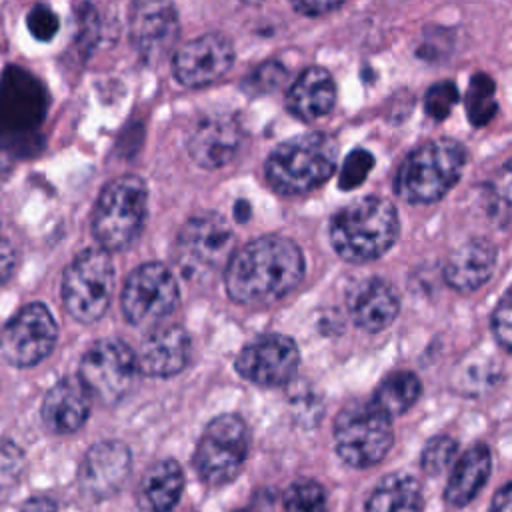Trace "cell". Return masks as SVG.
Returning a JSON list of instances; mask_svg holds the SVG:
<instances>
[{
	"label": "cell",
	"mask_w": 512,
	"mask_h": 512,
	"mask_svg": "<svg viewBox=\"0 0 512 512\" xmlns=\"http://www.w3.org/2000/svg\"><path fill=\"white\" fill-rule=\"evenodd\" d=\"M304 276V256L286 236L268 234L238 248L226 270L228 296L238 304H272L292 292Z\"/></svg>",
	"instance_id": "1"
},
{
	"label": "cell",
	"mask_w": 512,
	"mask_h": 512,
	"mask_svg": "<svg viewBox=\"0 0 512 512\" xmlns=\"http://www.w3.org/2000/svg\"><path fill=\"white\" fill-rule=\"evenodd\" d=\"M400 232L392 202L380 196H362L340 208L330 222L334 250L348 262H370L392 248Z\"/></svg>",
	"instance_id": "2"
},
{
	"label": "cell",
	"mask_w": 512,
	"mask_h": 512,
	"mask_svg": "<svg viewBox=\"0 0 512 512\" xmlns=\"http://www.w3.org/2000/svg\"><path fill=\"white\" fill-rule=\"evenodd\" d=\"M46 110L44 84L18 64L6 66L0 78V148L18 156L36 152Z\"/></svg>",
	"instance_id": "3"
},
{
	"label": "cell",
	"mask_w": 512,
	"mask_h": 512,
	"mask_svg": "<svg viewBox=\"0 0 512 512\" xmlns=\"http://www.w3.org/2000/svg\"><path fill=\"white\" fill-rule=\"evenodd\" d=\"M338 158L336 140L324 132H306L278 144L266 160L268 184L280 194H306L324 184Z\"/></svg>",
	"instance_id": "4"
},
{
	"label": "cell",
	"mask_w": 512,
	"mask_h": 512,
	"mask_svg": "<svg viewBox=\"0 0 512 512\" xmlns=\"http://www.w3.org/2000/svg\"><path fill=\"white\" fill-rule=\"evenodd\" d=\"M466 150L450 138H436L414 148L400 164L394 180L396 194L410 204L440 200L462 176Z\"/></svg>",
	"instance_id": "5"
},
{
	"label": "cell",
	"mask_w": 512,
	"mask_h": 512,
	"mask_svg": "<svg viewBox=\"0 0 512 512\" xmlns=\"http://www.w3.org/2000/svg\"><path fill=\"white\" fill-rule=\"evenodd\" d=\"M148 188L140 176L124 174L110 180L92 212V234L100 248L124 250L142 230L146 218Z\"/></svg>",
	"instance_id": "6"
},
{
	"label": "cell",
	"mask_w": 512,
	"mask_h": 512,
	"mask_svg": "<svg viewBox=\"0 0 512 512\" xmlns=\"http://www.w3.org/2000/svg\"><path fill=\"white\" fill-rule=\"evenodd\" d=\"M232 246L234 234L228 222L216 212H202L182 226L174 244V262L182 276L202 282L226 270L234 254Z\"/></svg>",
	"instance_id": "7"
},
{
	"label": "cell",
	"mask_w": 512,
	"mask_h": 512,
	"mask_svg": "<svg viewBox=\"0 0 512 512\" xmlns=\"http://www.w3.org/2000/svg\"><path fill=\"white\" fill-rule=\"evenodd\" d=\"M392 440L390 416L372 402H350L334 420L336 452L354 468L378 464L388 454Z\"/></svg>",
	"instance_id": "8"
},
{
	"label": "cell",
	"mask_w": 512,
	"mask_h": 512,
	"mask_svg": "<svg viewBox=\"0 0 512 512\" xmlns=\"http://www.w3.org/2000/svg\"><path fill=\"white\" fill-rule=\"evenodd\" d=\"M114 292V264L104 248L78 254L62 276V300L68 314L82 322H96L110 304Z\"/></svg>",
	"instance_id": "9"
},
{
	"label": "cell",
	"mask_w": 512,
	"mask_h": 512,
	"mask_svg": "<svg viewBox=\"0 0 512 512\" xmlns=\"http://www.w3.org/2000/svg\"><path fill=\"white\" fill-rule=\"evenodd\" d=\"M250 446L246 422L238 414H222L208 422L196 450L194 470L208 486H222L238 476Z\"/></svg>",
	"instance_id": "10"
},
{
	"label": "cell",
	"mask_w": 512,
	"mask_h": 512,
	"mask_svg": "<svg viewBox=\"0 0 512 512\" xmlns=\"http://www.w3.org/2000/svg\"><path fill=\"white\" fill-rule=\"evenodd\" d=\"M138 374L136 352L118 338L94 340L78 366V378L92 398L104 404L120 402L132 390Z\"/></svg>",
	"instance_id": "11"
},
{
	"label": "cell",
	"mask_w": 512,
	"mask_h": 512,
	"mask_svg": "<svg viewBox=\"0 0 512 512\" xmlns=\"http://www.w3.org/2000/svg\"><path fill=\"white\" fill-rule=\"evenodd\" d=\"M180 300L176 276L160 262H144L124 282L120 304L132 326H156L170 316Z\"/></svg>",
	"instance_id": "12"
},
{
	"label": "cell",
	"mask_w": 512,
	"mask_h": 512,
	"mask_svg": "<svg viewBox=\"0 0 512 512\" xmlns=\"http://www.w3.org/2000/svg\"><path fill=\"white\" fill-rule=\"evenodd\" d=\"M56 340L58 326L50 310L40 302H32L4 326L0 352L12 366L30 368L52 352Z\"/></svg>",
	"instance_id": "13"
},
{
	"label": "cell",
	"mask_w": 512,
	"mask_h": 512,
	"mask_svg": "<svg viewBox=\"0 0 512 512\" xmlns=\"http://www.w3.org/2000/svg\"><path fill=\"white\" fill-rule=\"evenodd\" d=\"M236 370L242 378L264 388L288 384L300 364V352L284 334H262L248 342L236 356Z\"/></svg>",
	"instance_id": "14"
},
{
	"label": "cell",
	"mask_w": 512,
	"mask_h": 512,
	"mask_svg": "<svg viewBox=\"0 0 512 512\" xmlns=\"http://www.w3.org/2000/svg\"><path fill=\"white\" fill-rule=\"evenodd\" d=\"M234 62L232 42L218 32L182 44L172 56V72L182 86L202 88L220 80Z\"/></svg>",
	"instance_id": "15"
},
{
	"label": "cell",
	"mask_w": 512,
	"mask_h": 512,
	"mask_svg": "<svg viewBox=\"0 0 512 512\" xmlns=\"http://www.w3.org/2000/svg\"><path fill=\"white\" fill-rule=\"evenodd\" d=\"M180 32L178 12L170 2L142 0L130 8V38L138 56L158 64L174 48Z\"/></svg>",
	"instance_id": "16"
},
{
	"label": "cell",
	"mask_w": 512,
	"mask_h": 512,
	"mask_svg": "<svg viewBox=\"0 0 512 512\" xmlns=\"http://www.w3.org/2000/svg\"><path fill=\"white\" fill-rule=\"evenodd\" d=\"M244 142V130L236 116L214 112L202 116L188 134V154L206 168L216 170L234 160Z\"/></svg>",
	"instance_id": "17"
},
{
	"label": "cell",
	"mask_w": 512,
	"mask_h": 512,
	"mask_svg": "<svg viewBox=\"0 0 512 512\" xmlns=\"http://www.w3.org/2000/svg\"><path fill=\"white\" fill-rule=\"evenodd\" d=\"M132 466L130 450L120 440H102L88 448L80 464V488L92 500L114 496L126 482Z\"/></svg>",
	"instance_id": "18"
},
{
	"label": "cell",
	"mask_w": 512,
	"mask_h": 512,
	"mask_svg": "<svg viewBox=\"0 0 512 512\" xmlns=\"http://www.w3.org/2000/svg\"><path fill=\"white\" fill-rule=\"evenodd\" d=\"M190 358V336L178 324L156 326L142 340L136 362L144 376L168 378L178 374Z\"/></svg>",
	"instance_id": "19"
},
{
	"label": "cell",
	"mask_w": 512,
	"mask_h": 512,
	"mask_svg": "<svg viewBox=\"0 0 512 512\" xmlns=\"http://www.w3.org/2000/svg\"><path fill=\"white\" fill-rule=\"evenodd\" d=\"M92 394L78 376H64L50 386L42 400V420L54 434L80 430L90 414Z\"/></svg>",
	"instance_id": "20"
},
{
	"label": "cell",
	"mask_w": 512,
	"mask_h": 512,
	"mask_svg": "<svg viewBox=\"0 0 512 512\" xmlns=\"http://www.w3.org/2000/svg\"><path fill=\"white\" fill-rule=\"evenodd\" d=\"M494 266V244L486 238H472L452 250L444 266V278L458 292H474L490 280Z\"/></svg>",
	"instance_id": "21"
},
{
	"label": "cell",
	"mask_w": 512,
	"mask_h": 512,
	"mask_svg": "<svg viewBox=\"0 0 512 512\" xmlns=\"http://www.w3.org/2000/svg\"><path fill=\"white\" fill-rule=\"evenodd\" d=\"M348 306L354 324L360 330L374 334L394 322L400 310V298L390 282L370 278L354 288Z\"/></svg>",
	"instance_id": "22"
},
{
	"label": "cell",
	"mask_w": 512,
	"mask_h": 512,
	"mask_svg": "<svg viewBox=\"0 0 512 512\" xmlns=\"http://www.w3.org/2000/svg\"><path fill=\"white\" fill-rule=\"evenodd\" d=\"M336 102V84L326 68L310 66L306 68L290 86L286 104L288 110L304 120L312 122L326 116Z\"/></svg>",
	"instance_id": "23"
},
{
	"label": "cell",
	"mask_w": 512,
	"mask_h": 512,
	"mask_svg": "<svg viewBox=\"0 0 512 512\" xmlns=\"http://www.w3.org/2000/svg\"><path fill=\"white\" fill-rule=\"evenodd\" d=\"M184 490V472L176 460H158L142 476L138 508L142 512H170Z\"/></svg>",
	"instance_id": "24"
},
{
	"label": "cell",
	"mask_w": 512,
	"mask_h": 512,
	"mask_svg": "<svg viewBox=\"0 0 512 512\" xmlns=\"http://www.w3.org/2000/svg\"><path fill=\"white\" fill-rule=\"evenodd\" d=\"M492 456L486 444H474L454 464L446 484L444 498L452 506H466L486 484L490 476Z\"/></svg>",
	"instance_id": "25"
},
{
	"label": "cell",
	"mask_w": 512,
	"mask_h": 512,
	"mask_svg": "<svg viewBox=\"0 0 512 512\" xmlns=\"http://www.w3.org/2000/svg\"><path fill=\"white\" fill-rule=\"evenodd\" d=\"M420 508V484L416 478L400 472L386 476L366 502V512H420Z\"/></svg>",
	"instance_id": "26"
},
{
	"label": "cell",
	"mask_w": 512,
	"mask_h": 512,
	"mask_svg": "<svg viewBox=\"0 0 512 512\" xmlns=\"http://www.w3.org/2000/svg\"><path fill=\"white\" fill-rule=\"evenodd\" d=\"M422 384L414 372L398 370L390 372L374 390L372 404L380 408L386 416H400L420 398Z\"/></svg>",
	"instance_id": "27"
},
{
	"label": "cell",
	"mask_w": 512,
	"mask_h": 512,
	"mask_svg": "<svg viewBox=\"0 0 512 512\" xmlns=\"http://www.w3.org/2000/svg\"><path fill=\"white\" fill-rule=\"evenodd\" d=\"M488 216L502 228H512V158L500 164L484 186Z\"/></svg>",
	"instance_id": "28"
},
{
	"label": "cell",
	"mask_w": 512,
	"mask_h": 512,
	"mask_svg": "<svg viewBox=\"0 0 512 512\" xmlns=\"http://www.w3.org/2000/svg\"><path fill=\"white\" fill-rule=\"evenodd\" d=\"M494 94H496V84L488 74L476 72L470 78V84L464 96V106L472 126H478V128L486 126L496 116L498 102Z\"/></svg>",
	"instance_id": "29"
},
{
	"label": "cell",
	"mask_w": 512,
	"mask_h": 512,
	"mask_svg": "<svg viewBox=\"0 0 512 512\" xmlns=\"http://www.w3.org/2000/svg\"><path fill=\"white\" fill-rule=\"evenodd\" d=\"M284 512H326L324 488L310 478L294 480L284 492Z\"/></svg>",
	"instance_id": "30"
},
{
	"label": "cell",
	"mask_w": 512,
	"mask_h": 512,
	"mask_svg": "<svg viewBox=\"0 0 512 512\" xmlns=\"http://www.w3.org/2000/svg\"><path fill=\"white\" fill-rule=\"evenodd\" d=\"M24 472V454L12 440H0V502L18 486Z\"/></svg>",
	"instance_id": "31"
},
{
	"label": "cell",
	"mask_w": 512,
	"mask_h": 512,
	"mask_svg": "<svg viewBox=\"0 0 512 512\" xmlns=\"http://www.w3.org/2000/svg\"><path fill=\"white\" fill-rule=\"evenodd\" d=\"M288 76V70L284 68V64L276 62V60H268V62H262L260 66H256L242 82V88L256 96V94H266V92H272L276 88L282 86V82L286 80Z\"/></svg>",
	"instance_id": "32"
},
{
	"label": "cell",
	"mask_w": 512,
	"mask_h": 512,
	"mask_svg": "<svg viewBox=\"0 0 512 512\" xmlns=\"http://www.w3.org/2000/svg\"><path fill=\"white\" fill-rule=\"evenodd\" d=\"M458 88L452 80H440L426 90L424 110L434 120H444L458 102Z\"/></svg>",
	"instance_id": "33"
},
{
	"label": "cell",
	"mask_w": 512,
	"mask_h": 512,
	"mask_svg": "<svg viewBox=\"0 0 512 512\" xmlns=\"http://www.w3.org/2000/svg\"><path fill=\"white\" fill-rule=\"evenodd\" d=\"M456 452H458V444L454 438H450V436L432 438L422 452V460H420L422 470L426 474H434V476L444 472L448 468V464L454 460Z\"/></svg>",
	"instance_id": "34"
},
{
	"label": "cell",
	"mask_w": 512,
	"mask_h": 512,
	"mask_svg": "<svg viewBox=\"0 0 512 512\" xmlns=\"http://www.w3.org/2000/svg\"><path fill=\"white\" fill-rule=\"evenodd\" d=\"M372 166H374V156H372L368 150H364V148L352 150V152L346 156L344 164H342L340 178H338V186H340L342 190H354V188H358V186L366 180V176L370 174Z\"/></svg>",
	"instance_id": "35"
},
{
	"label": "cell",
	"mask_w": 512,
	"mask_h": 512,
	"mask_svg": "<svg viewBox=\"0 0 512 512\" xmlns=\"http://www.w3.org/2000/svg\"><path fill=\"white\" fill-rule=\"evenodd\" d=\"M26 26H28V32L36 40L48 42L56 36L58 28H60V20H58V14L50 6L36 4L26 14Z\"/></svg>",
	"instance_id": "36"
},
{
	"label": "cell",
	"mask_w": 512,
	"mask_h": 512,
	"mask_svg": "<svg viewBox=\"0 0 512 512\" xmlns=\"http://www.w3.org/2000/svg\"><path fill=\"white\" fill-rule=\"evenodd\" d=\"M492 332L496 342L512 352V286L504 292L492 314Z\"/></svg>",
	"instance_id": "37"
},
{
	"label": "cell",
	"mask_w": 512,
	"mask_h": 512,
	"mask_svg": "<svg viewBox=\"0 0 512 512\" xmlns=\"http://www.w3.org/2000/svg\"><path fill=\"white\" fill-rule=\"evenodd\" d=\"M14 264H16V248L0 226V284L8 280V276L14 270Z\"/></svg>",
	"instance_id": "38"
},
{
	"label": "cell",
	"mask_w": 512,
	"mask_h": 512,
	"mask_svg": "<svg viewBox=\"0 0 512 512\" xmlns=\"http://www.w3.org/2000/svg\"><path fill=\"white\" fill-rule=\"evenodd\" d=\"M292 8L304 16H324L328 12H334L342 8V2H330V0H306V2H294Z\"/></svg>",
	"instance_id": "39"
},
{
	"label": "cell",
	"mask_w": 512,
	"mask_h": 512,
	"mask_svg": "<svg viewBox=\"0 0 512 512\" xmlns=\"http://www.w3.org/2000/svg\"><path fill=\"white\" fill-rule=\"evenodd\" d=\"M20 512H58V506L46 496H34L22 504Z\"/></svg>",
	"instance_id": "40"
},
{
	"label": "cell",
	"mask_w": 512,
	"mask_h": 512,
	"mask_svg": "<svg viewBox=\"0 0 512 512\" xmlns=\"http://www.w3.org/2000/svg\"><path fill=\"white\" fill-rule=\"evenodd\" d=\"M490 512H512V482L496 492Z\"/></svg>",
	"instance_id": "41"
},
{
	"label": "cell",
	"mask_w": 512,
	"mask_h": 512,
	"mask_svg": "<svg viewBox=\"0 0 512 512\" xmlns=\"http://www.w3.org/2000/svg\"><path fill=\"white\" fill-rule=\"evenodd\" d=\"M238 208H236V214H238V220H246V212L250 214V204H246L244 200H240L238 204H236Z\"/></svg>",
	"instance_id": "42"
},
{
	"label": "cell",
	"mask_w": 512,
	"mask_h": 512,
	"mask_svg": "<svg viewBox=\"0 0 512 512\" xmlns=\"http://www.w3.org/2000/svg\"><path fill=\"white\" fill-rule=\"evenodd\" d=\"M234 512H246V510H234Z\"/></svg>",
	"instance_id": "43"
}]
</instances>
